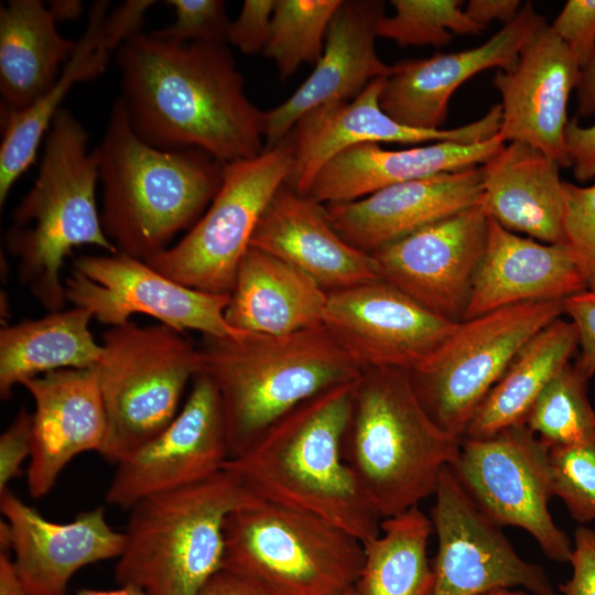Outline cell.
Returning a JSON list of instances; mask_svg holds the SVG:
<instances>
[{
    "instance_id": "obj_21",
    "label": "cell",
    "mask_w": 595,
    "mask_h": 595,
    "mask_svg": "<svg viewBox=\"0 0 595 595\" xmlns=\"http://www.w3.org/2000/svg\"><path fill=\"white\" fill-rule=\"evenodd\" d=\"M383 12L385 3L379 0H342L311 75L285 101L263 111L264 150L281 143L310 110L353 99L374 79L390 75L392 66L380 60L375 46Z\"/></svg>"
},
{
    "instance_id": "obj_1",
    "label": "cell",
    "mask_w": 595,
    "mask_h": 595,
    "mask_svg": "<svg viewBox=\"0 0 595 595\" xmlns=\"http://www.w3.org/2000/svg\"><path fill=\"white\" fill-rule=\"evenodd\" d=\"M136 134L161 150L198 149L221 164L264 150L263 111L245 94L225 44L173 43L138 32L116 51Z\"/></svg>"
},
{
    "instance_id": "obj_17",
    "label": "cell",
    "mask_w": 595,
    "mask_h": 595,
    "mask_svg": "<svg viewBox=\"0 0 595 595\" xmlns=\"http://www.w3.org/2000/svg\"><path fill=\"white\" fill-rule=\"evenodd\" d=\"M324 325L363 367L418 369L458 323L376 280L329 292Z\"/></svg>"
},
{
    "instance_id": "obj_37",
    "label": "cell",
    "mask_w": 595,
    "mask_h": 595,
    "mask_svg": "<svg viewBox=\"0 0 595 595\" xmlns=\"http://www.w3.org/2000/svg\"><path fill=\"white\" fill-rule=\"evenodd\" d=\"M390 3L396 13L379 20L377 35L400 46L441 47L454 34H479L486 29L467 17L461 0H391Z\"/></svg>"
},
{
    "instance_id": "obj_42",
    "label": "cell",
    "mask_w": 595,
    "mask_h": 595,
    "mask_svg": "<svg viewBox=\"0 0 595 595\" xmlns=\"http://www.w3.org/2000/svg\"><path fill=\"white\" fill-rule=\"evenodd\" d=\"M275 0H245L238 18L229 23L227 42L245 54L263 52L270 35Z\"/></svg>"
},
{
    "instance_id": "obj_20",
    "label": "cell",
    "mask_w": 595,
    "mask_h": 595,
    "mask_svg": "<svg viewBox=\"0 0 595 595\" xmlns=\"http://www.w3.org/2000/svg\"><path fill=\"white\" fill-rule=\"evenodd\" d=\"M544 22L545 18L528 1L511 22L482 45L397 63L385 80L381 109L407 127L442 129L454 91L485 69L512 71L522 46Z\"/></svg>"
},
{
    "instance_id": "obj_15",
    "label": "cell",
    "mask_w": 595,
    "mask_h": 595,
    "mask_svg": "<svg viewBox=\"0 0 595 595\" xmlns=\"http://www.w3.org/2000/svg\"><path fill=\"white\" fill-rule=\"evenodd\" d=\"M219 392L197 374L188 398L174 420L154 439L117 463L106 502L130 509L159 493L207 479L230 458Z\"/></svg>"
},
{
    "instance_id": "obj_52",
    "label": "cell",
    "mask_w": 595,
    "mask_h": 595,
    "mask_svg": "<svg viewBox=\"0 0 595 595\" xmlns=\"http://www.w3.org/2000/svg\"><path fill=\"white\" fill-rule=\"evenodd\" d=\"M48 10L56 22L76 20L83 10L79 0H54L50 1Z\"/></svg>"
},
{
    "instance_id": "obj_11",
    "label": "cell",
    "mask_w": 595,
    "mask_h": 595,
    "mask_svg": "<svg viewBox=\"0 0 595 595\" xmlns=\"http://www.w3.org/2000/svg\"><path fill=\"white\" fill-rule=\"evenodd\" d=\"M292 165L285 138L252 159L223 164L207 212L177 244L144 260L166 278L213 294H230L259 219Z\"/></svg>"
},
{
    "instance_id": "obj_48",
    "label": "cell",
    "mask_w": 595,
    "mask_h": 595,
    "mask_svg": "<svg viewBox=\"0 0 595 595\" xmlns=\"http://www.w3.org/2000/svg\"><path fill=\"white\" fill-rule=\"evenodd\" d=\"M195 595H273L245 576L221 569Z\"/></svg>"
},
{
    "instance_id": "obj_13",
    "label": "cell",
    "mask_w": 595,
    "mask_h": 595,
    "mask_svg": "<svg viewBox=\"0 0 595 595\" xmlns=\"http://www.w3.org/2000/svg\"><path fill=\"white\" fill-rule=\"evenodd\" d=\"M72 266L71 275L64 280L66 302L88 310L101 324L115 327L131 321L133 314H143L180 333H241L225 318L230 294L187 288L122 252L80 256Z\"/></svg>"
},
{
    "instance_id": "obj_12",
    "label": "cell",
    "mask_w": 595,
    "mask_h": 595,
    "mask_svg": "<svg viewBox=\"0 0 595 595\" xmlns=\"http://www.w3.org/2000/svg\"><path fill=\"white\" fill-rule=\"evenodd\" d=\"M549 452L527 424H518L483 437L463 436L450 468L487 519L523 529L548 559L569 563L572 540L549 510L554 496Z\"/></svg>"
},
{
    "instance_id": "obj_8",
    "label": "cell",
    "mask_w": 595,
    "mask_h": 595,
    "mask_svg": "<svg viewBox=\"0 0 595 595\" xmlns=\"http://www.w3.org/2000/svg\"><path fill=\"white\" fill-rule=\"evenodd\" d=\"M363 564L355 536L303 510L259 499L225 522L223 569L273 595H340Z\"/></svg>"
},
{
    "instance_id": "obj_41",
    "label": "cell",
    "mask_w": 595,
    "mask_h": 595,
    "mask_svg": "<svg viewBox=\"0 0 595 595\" xmlns=\"http://www.w3.org/2000/svg\"><path fill=\"white\" fill-rule=\"evenodd\" d=\"M550 26L582 71L595 55V0H569Z\"/></svg>"
},
{
    "instance_id": "obj_6",
    "label": "cell",
    "mask_w": 595,
    "mask_h": 595,
    "mask_svg": "<svg viewBox=\"0 0 595 595\" xmlns=\"http://www.w3.org/2000/svg\"><path fill=\"white\" fill-rule=\"evenodd\" d=\"M99 156L88 134L65 108L55 113L37 176L14 207L4 236L18 259L19 280L48 312L66 303L61 270L75 247L97 246L117 253L105 235L96 203Z\"/></svg>"
},
{
    "instance_id": "obj_34",
    "label": "cell",
    "mask_w": 595,
    "mask_h": 595,
    "mask_svg": "<svg viewBox=\"0 0 595 595\" xmlns=\"http://www.w3.org/2000/svg\"><path fill=\"white\" fill-rule=\"evenodd\" d=\"M433 522L419 507L383 518L380 533L363 543L359 595H432L434 571L428 556Z\"/></svg>"
},
{
    "instance_id": "obj_56",
    "label": "cell",
    "mask_w": 595,
    "mask_h": 595,
    "mask_svg": "<svg viewBox=\"0 0 595 595\" xmlns=\"http://www.w3.org/2000/svg\"><path fill=\"white\" fill-rule=\"evenodd\" d=\"M340 595H359L357 588L354 586L347 588L345 592H343Z\"/></svg>"
},
{
    "instance_id": "obj_36",
    "label": "cell",
    "mask_w": 595,
    "mask_h": 595,
    "mask_svg": "<svg viewBox=\"0 0 595 595\" xmlns=\"http://www.w3.org/2000/svg\"><path fill=\"white\" fill-rule=\"evenodd\" d=\"M587 381L574 365L569 364L533 403L526 424L550 448L595 434V411L587 398Z\"/></svg>"
},
{
    "instance_id": "obj_44",
    "label": "cell",
    "mask_w": 595,
    "mask_h": 595,
    "mask_svg": "<svg viewBox=\"0 0 595 595\" xmlns=\"http://www.w3.org/2000/svg\"><path fill=\"white\" fill-rule=\"evenodd\" d=\"M563 309L578 333L581 353L574 367L589 379L595 375V291L584 290L564 299Z\"/></svg>"
},
{
    "instance_id": "obj_24",
    "label": "cell",
    "mask_w": 595,
    "mask_h": 595,
    "mask_svg": "<svg viewBox=\"0 0 595 595\" xmlns=\"http://www.w3.org/2000/svg\"><path fill=\"white\" fill-rule=\"evenodd\" d=\"M482 185V166H474L394 184L357 201L324 204V208L333 228L349 245L372 253L476 205Z\"/></svg>"
},
{
    "instance_id": "obj_30",
    "label": "cell",
    "mask_w": 595,
    "mask_h": 595,
    "mask_svg": "<svg viewBox=\"0 0 595 595\" xmlns=\"http://www.w3.org/2000/svg\"><path fill=\"white\" fill-rule=\"evenodd\" d=\"M76 43L58 33L42 1L9 0L1 4V112H22L47 94Z\"/></svg>"
},
{
    "instance_id": "obj_40",
    "label": "cell",
    "mask_w": 595,
    "mask_h": 595,
    "mask_svg": "<svg viewBox=\"0 0 595 595\" xmlns=\"http://www.w3.org/2000/svg\"><path fill=\"white\" fill-rule=\"evenodd\" d=\"M175 9L173 24L151 32L154 36L173 43L206 42L225 44L230 21L221 0H167Z\"/></svg>"
},
{
    "instance_id": "obj_10",
    "label": "cell",
    "mask_w": 595,
    "mask_h": 595,
    "mask_svg": "<svg viewBox=\"0 0 595 595\" xmlns=\"http://www.w3.org/2000/svg\"><path fill=\"white\" fill-rule=\"evenodd\" d=\"M563 313V301L529 302L459 322L432 356L410 372L432 420L463 437L521 348Z\"/></svg>"
},
{
    "instance_id": "obj_3",
    "label": "cell",
    "mask_w": 595,
    "mask_h": 595,
    "mask_svg": "<svg viewBox=\"0 0 595 595\" xmlns=\"http://www.w3.org/2000/svg\"><path fill=\"white\" fill-rule=\"evenodd\" d=\"M96 149L104 232L118 252L143 261L192 228L221 185L223 164L204 151L161 150L142 141L120 97Z\"/></svg>"
},
{
    "instance_id": "obj_38",
    "label": "cell",
    "mask_w": 595,
    "mask_h": 595,
    "mask_svg": "<svg viewBox=\"0 0 595 595\" xmlns=\"http://www.w3.org/2000/svg\"><path fill=\"white\" fill-rule=\"evenodd\" d=\"M554 496L582 526L595 521V434L549 452Z\"/></svg>"
},
{
    "instance_id": "obj_23",
    "label": "cell",
    "mask_w": 595,
    "mask_h": 595,
    "mask_svg": "<svg viewBox=\"0 0 595 595\" xmlns=\"http://www.w3.org/2000/svg\"><path fill=\"white\" fill-rule=\"evenodd\" d=\"M0 509L12 531V560L26 595H65L78 570L119 558L125 547L123 532L108 524L102 507L56 523L7 489Z\"/></svg>"
},
{
    "instance_id": "obj_27",
    "label": "cell",
    "mask_w": 595,
    "mask_h": 595,
    "mask_svg": "<svg viewBox=\"0 0 595 595\" xmlns=\"http://www.w3.org/2000/svg\"><path fill=\"white\" fill-rule=\"evenodd\" d=\"M505 144L499 133L474 143L437 141L396 151L359 143L318 171L307 196L321 204L357 201L394 184L484 164Z\"/></svg>"
},
{
    "instance_id": "obj_39",
    "label": "cell",
    "mask_w": 595,
    "mask_h": 595,
    "mask_svg": "<svg viewBox=\"0 0 595 595\" xmlns=\"http://www.w3.org/2000/svg\"><path fill=\"white\" fill-rule=\"evenodd\" d=\"M563 244L572 253L586 290L595 291V183L564 182Z\"/></svg>"
},
{
    "instance_id": "obj_19",
    "label": "cell",
    "mask_w": 595,
    "mask_h": 595,
    "mask_svg": "<svg viewBox=\"0 0 595 595\" xmlns=\"http://www.w3.org/2000/svg\"><path fill=\"white\" fill-rule=\"evenodd\" d=\"M581 68L567 46L544 22L522 46L512 71L498 69L493 85L501 96L505 140L528 143L571 166L564 132L567 101L577 87Z\"/></svg>"
},
{
    "instance_id": "obj_2",
    "label": "cell",
    "mask_w": 595,
    "mask_h": 595,
    "mask_svg": "<svg viewBox=\"0 0 595 595\" xmlns=\"http://www.w3.org/2000/svg\"><path fill=\"white\" fill-rule=\"evenodd\" d=\"M354 382L298 404L224 469L258 498L318 516L366 543L380 533L382 518L343 457Z\"/></svg>"
},
{
    "instance_id": "obj_9",
    "label": "cell",
    "mask_w": 595,
    "mask_h": 595,
    "mask_svg": "<svg viewBox=\"0 0 595 595\" xmlns=\"http://www.w3.org/2000/svg\"><path fill=\"white\" fill-rule=\"evenodd\" d=\"M101 349L95 369L108 430L100 455L118 463L174 420L187 382L199 372V354L183 333L132 321L110 327Z\"/></svg>"
},
{
    "instance_id": "obj_18",
    "label": "cell",
    "mask_w": 595,
    "mask_h": 595,
    "mask_svg": "<svg viewBox=\"0 0 595 595\" xmlns=\"http://www.w3.org/2000/svg\"><path fill=\"white\" fill-rule=\"evenodd\" d=\"M386 78L374 79L350 100L323 104L298 120L286 136L292 148V165L285 181L289 187L307 195L318 171L339 152L359 143H474L499 133L500 104L494 105L480 119L457 128L423 130L401 125L380 107Z\"/></svg>"
},
{
    "instance_id": "obj_16",
    "label": "cell",
    "mask_w": 595,
    "mask_h": 595,
    "mask_svg": "<svg viewBox=\"0 0 595 595\" xmlns=\"http://www.w3.org/2000/svg\"><path fill=\"white\" fill-rule=\"evenodd\" d=\"M489 220L476 204L381 247L371 253L381 280L439 316L462 322Z\"/></svg>"
},
{
    "instance_id": "obj_28",
    "label": "cell",
    "mask_w": 595,
    "mask_h": 595,
    "mask_svg": "<svg viewBox=\"0 0 595 595\" xmlns=\"http://www.w3.org/2000/svg\"><path fill=\"white\" fill-rule=\"evenodd\" d=\"M560 167L541 150L511 141L483 164L477 204L509 231L527 234L544 244H561L564 181Z\"/></svg>"
},
{
    "instance_id": "obj_46",
    "label": "cell",
    "mask_w": 595,
    "mask_h": 595,
    "mask_svg": "<svg viewBox=\"0 0 595 595\" xmlns=\"http://www.w3.org/2000/svg\"><path fill=\"white\" fill-rule=\"evenodd\" d=\"M564 139L574 177L582 183L594 180L595 125L581 127L576 119L569 120Z\"/></svg>"
},
{
    "instance_id": "obj_51",
    "label": "cell",
    "mask_w": 595,
    "mask_h": 595,
    "mask_svg": "<svg viewBox=\"0 0 595 595\" xmlns=\"http://www.w3.org/2000/svg\"><path fill=\"white\" fill-rule=\"evenodd\" d=\"M0 595H26L13 560L0 552Z\"/></svg>"
},
{
    "instance_id": "obj_54",
    "label": "cell",
    "mask_w": 595,
    "mask_h": 595,
    "mask_svg": "<svg viewBox=\"0 0 595 595\" xmlns=\"http://www.w3.org/2000/svg\"><path fill=\"white\" fill-rule=\"evenodd\" d=\"M12 548V531L9 522L4 519L0 521V549L1 552L8 553Z\"/></svg>"
},
{
    "instance_id": "obj_55",
    "label": "cell",
    "mask_w": 595,
    "mask_h": 595,
    "mask_svg": "<svg viewBox=\"0 0 595 595\" xmlns=\"http://www.w3.org/2000/svg\"><path fill=\"white\" fill-rule=\"evenodd\" d=\"M478 595H533V594L519 587H496Z\"/></svg>"
},
{
    "instance_id": "obj_53",
    "label": "cell",
    "mask_w": 595,
    "mask_h": 595,
    "mask_svg": "<svg viewBox=\"0 0 595 595\" xmlns=\"http://www.w3.org/2000/svg\"><path fill=\"white\" fill-rule=\"evenodd\" d=\"M74 595H148L141 588L133 585H120L116 589H80Z\"/></svg>"
},
{
    "instance_id": "obj_4",
    "label": "cell",
    "mask_w": 595,
    "mask_h": 595,
    "mask_svg": "<svg viewBox=\"0 0 595 595\" xmlns=\"http://www.w3.org/2000/svg\"><path fill=\"white\" fill-rule=\"evenodd\" d=\"M197 348L199 372L219 392L231 456L304 400L364 369L324 323L284 335H204Z\"/></svg>"
},
{
    "instance_id": "obj_45",
    "label": "cell",
    "mask_w": 595,
    "mask_h": 595,
    "mask_svg": "<svg viewBox=\"0 0 595 595\" xmlns=\"http://www.w3.org/2000/svg\"><path fill=\"white\" fill-rule=\"evenodd\" d=\"M571 577L559 585L560 595H595V530L580 526L573 536Z\"/></svg>"
},
{
    "instance_id": "obj_26",
    "label": "cell",
    "mask_w": 595,
    "mask_h": 595,
    "mask_svg": "<svg viewBox=\"0 0 595 595\" xmlns=\"http://www.w3.org/2000/svg\"><path fill=\"white\" fill-rule=\"evenodd\" d=\"M584 290L583 277L563 242H538L490 218L464 320L522 303L563 301Z\"/></svg>"
},
{
    "instance_id": "obj_7",
    "label": "cell",
    "mask_w": 595,
    "mask_h": 595,
    "mask_svg": "<svg viewBox=\"0 0 595 595\" xmlns=\"http://www.w3.org/2000/svg\"><path fill=\"white\" fill-rule=\"evenodd\" d=\"M259 499L223 469L139 500L130 508L123 531L118 583L148 595H195L223 569L226 519Z\"/></svg>"
},
{
    "instance_id": "obj_49",
    "label": "cell",
    "mask_w": 595,
    "mask_h": 595,
    "mask_svg": "<svg viewBox=\"0 0 595 595\" xmlns=\"http://www.w3.org/2000/svg\"><path fill=\"white\" fill-rule=\"evenodd\" d=\"M519 0H470L465 13L475 23L486 28L494 20L504 25L511 22L520 11Z\"/></svg>"
},
{
    "instance_id": "obj_14",
    "label": "cell",
    "mask_w": 595,
    "mask_h": 595,
    "mask_svg": "<svg viewBox=\"0 0 595 595\" xmlns=\"http://www.w3.org/2000/svg\"><path fill=\"white\" fill-rule=\"evenodd\" d=\"M434 496L430 518L437 550L432 595H478L496 587L560 595L545 571L522 559L501 528L479 511L450 466L442 470Z\"/></svg>"
},
{
    "instance_id": "obj_32",
    "label": "cell",
    "mask_w": 595,
    "mask_h": 595,
    "mask_svg": "<svg viewBox=\"0 0 595 595\" xmlns=\"http://www.w3.org/2000/svg\"><path fill=\"white\" fill-rule=\"evenodd\" d=\"M93 314L73 306L37 320L4 326L0 332V397L7 400L17 385L51 371L96 366L101 344L95 342Z\"/></svg>"
},
{
    "instance_id": "obj_47",
    "label": "cell",
    "mask_w": 595,
    "mask_h": 595,
    "mask_svg": "<svg viewBox=\"0 0 595 595\" xmlns=\"http://www.w3.org/2000/svg\"><path fill=\"white\" fill-rule=\"evenodd\" d=\"M153 4V0H129L106 18L104 33L116 51L127 39L140 32L144 14Z\"/></svg>"
},
{
    "instance_id": "obj_25",
    "label": "cell",
    "mask_w": 595,
    "mask_h": 595,
    "mask_svg": "<svg viewBox=\"0 0 595 595\" xmlns=\"http://www.w3.org/2000/svg\"><path fill=\"white\" fill-rule=\"evenodd\" d=\"M250 247L290 263L327 293L381 279L374 256L333 228L324 204L285 183L262 213Z\"/></svg>"
},
{
    "instance_id": "obj_35",
    "label": "cell",
    "mask_w": 595,
    "mask_h": 595,
    "mask_svg": "<svg viewBox=\"0 0 595 595\" xmlns=\"http://www.w3.org/2000/svg\"><path fill=\"white\" fill-rule=\"evenodd\" d=\"M342 0H275L270 35L263 54L272 60L282 80L303 63H317L329 22Z\"/></svg>"
},
{
    "instance_id": "obj_5",
    "label": "cell",
    "mask_w": 595,
    "mask_h": 595,
    "mask_svg": "<svg viewBox=\"0 0 595 595\" xmlns=\"http://www.w3.org/2000/svg\"><path fill=\"white\" fill-rule=\"evenodd\" d=\"M461 441L429 415L409 371L367 367L355 380L343 457L382 519L435 495Z\"/></svg>"
},
{
    "instance_id": "obj_29",
    "label": "cell",
    "mask_w": 595,
    "mask_h": 595,
    "mask_svg": "<svg viewBox=\"0 0 595 595\" xmlns=\"http://www.w3.org/2000/svg\"><path fill=\"white\" fill-rule=\"evenodd\" d=\"M327 296L301 270L249 247L238 264L225 318L240 332L290 334L322 324Z\"/></svg>"
},
{
    "instance_id": "obj_22",
    "label": "cell",
    "mask_w": 595,
    "mask_h": 595,
    "mask_svg": "<svg viewBox=\"0 0 595 595\" xmlns=\"http://www.w3.org/2000/svg\"><path fill=\"white\" fill-rule=\"evenodd\" d=\"M34 400L26 480L33 498L47 495L77 455L101 453L107 416L94 367L51 371L22 382Z\"/></svg>"
},
{
    "instance_id": "obj_43",
    "label": "cell",
    "mask_w": 595,
    "mask_h": 595,
    "mask_svg": "<svg viewBox=\"0 0 595 595\" xmlns=\"http://www.w3.org/2000/svg\"><path fill=\"white\" fill-rule=\"evenodd\" d=\"M32 413L22 408L0 436V495L32 454Z\"/></svg>"
},
{
    "instance_id": "obj_50",
    "label": "cell",
    "mask_w": 595,
    "mask_h": 595,
    "mask_svg": "<svg viewBox=\"0 0 595 595\" xmlns=\"http://www.w3.org/2000/svg\"><path fill=\"white\" fill-rule=\"evenodd\" d=\"M577 89V108L582 116L595 113V55L581 71Z\"/></svg>"
},
{
    "instance_id": "obj_33",
    "label": "cell",
    "mask_w": 595,
    "mask_h": 595,
    "mask_svg": "<svg viewBox=\"0 0 595 595\" xmlns=\"http://www.w3.org/2000/svg\"><path fill=\"white\" fill-rule=\"evenodd\" d=\"M577 348L578 333L572 321L559 317L542 328L521 348L486 396L464 436L483 437L526 424L539 394L571 364Z\"/></svg>"
},
{
    "instance_id": "obj_31",
    "label": "cell",
    "mask_w": 595,
    "mask_h": 595,
    "mask_svg": "<svg viewBox=\"0 0 595 595\" xmlns=\"http://www.w3.org/2000/svg\"><path fill=\"white\" fill-rule=\"evenodd\" d=\"M108 1H96L88 23L54 86L32 107L22 112H1L0 205L12 185L35 161L42 137L72 86L101 75L116 50L104 33Z\"/></svg>"
}]
</instances>
